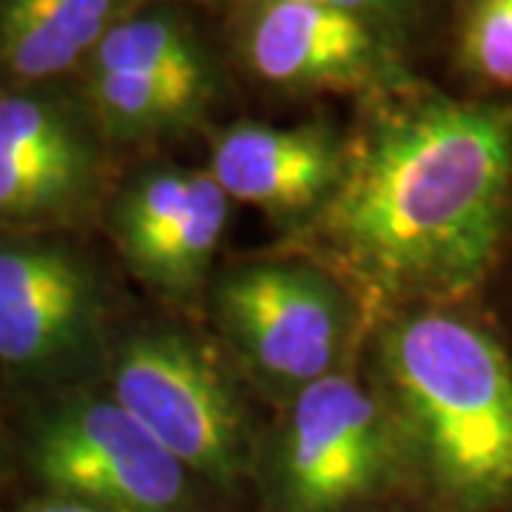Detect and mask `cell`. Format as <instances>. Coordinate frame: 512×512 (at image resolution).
<instances>
[{"mask_svg":"<svg viewBox=\"0 0 512 512\" xmlns=\"http://www.w3.org/2000/svg\"><path fill=\"white\" fill-rule=\"evenodd\" d=\"M512 191V100L373 97L316 237L387 291L464 293L490 271Z\"/></svg>","mask_w":512,"mask_h":512,"instance_id":"6da1fadb","label":"cell"},{"mask_svg":"<svg viewBox=\"0 0 512 512\" xmlns=\"http://www.w3.org/2000/svg\"><path fill=\"white\" fill-rule=\"evenodd\" d=\"M384 370L439 510L510 507L512 362L493 336L456 313H413L387 333Z\"/></svg>","mask_w":512,"mask_h":512,"instance_id":"7a4b0ae2","label":"cell"},{"mask_svg":"<svg viewBox=\"0 0 512 512\" xmlns=\"http://www.w3.org/2000/svg\"><path fill=\"white\" fill-rule=\"evenodd\" d=\"M396 436L382 402L353 376L299 387L276 447V512L362 510L396 470Z\"/></svg>","mask_w":512,"mask_h":512,"instance_id":"3957f363","label":"cell"},{"mask_svg":"<svg viewBox=\"0 0 512 512\" xmlns=\"http://www.w3.org/2000/svg\"><path fill=\"white\" fill-rule=\"evenodd\" d=\"M111 399L185 470L220 484L239 476L245 436L237 402L191 339L171 330L134 336L114 362Z\"/></svg>","mask_w":512,"mask_h":512,"instance_id":"277c9868","label":"cell"},{"mask_svg":"<svg viewBox=\"0 0 512 512\" xmlns=\"http://www.w3.org/2000/svg\"><path fill=\"white\" fill-rule=\"evenodd\" d=\"M239 49L248 69L288 92H407L416 83L407 55L365 20L299 0H245Z\"/></svg>","mask_w":512,"mask_h":512,"instance_id":"5b68a950","label":"cell"},{"mask_svg":"<svg viewBox=\"0 0 512 512\" xmlns=\"http://www.w3.org/2000/svg\"><path fill=\"white\" fill-rule=\"evenodd\" d=\"M40 478L103 512H183L185 470L114 399L63 404L35 439Z\"/></svg>","mask_w":512,"mask_h":512,"instance_id":"8992f818","label":"cell"},{"mask_svg":"<svg viewBox=\"0 0 512 512\" xmlns=\"http://www.w3.org/2000/svg\"><path fill=\"white\" fill-rule=\"evenodd\" d=\"M220 311L239 348L268 379L305 387L333 373L348 305L325 274L285 262L239 268L222 279Z\"/></svg>","mask_w":512,"mask_h":512,"instance_id":"52a82bcc","label":"cell"},{"mask_svg":"<svg viewBox=\"0 0 512 512\" xmlns=\"http://www.w3.org/2000/svg\"><path fill=\"white\" fill-rule=\"evenodd\" d=\"M97 128L83 103L35 89H0V225L55 222L92 200Z\"/></svg>","mask_w":512,"mask_h":512,"instance_id":"ba28073f","label":"cell"},{"mask_svg":"<svg viewBox=\"0 0 512 512\" xmlns=\"http://www.w3.org/2000/svg\"><path fill=\"white\" fill-rule=\"evenodd\" d=\"M100 322V293L80 256L52 242L0 245V362L52 373L80 359Z\"/></svg>","mask_w":512,"mask_h":512,"instance_id":"9c48e42d","label":"cell"},{"mask_svg":"<svg viewBox=\"0 0 512 512\" xmlns=\"http://www.w3.org/2000/svg\"><path fill=\"white\" fill-rule=\"evenodd\" d=\"M345 148L325 126L237 123L214 140L208 174L228 200L265 211H305L328 200Z\"/></svg>","mask_w":512,"mask_h":512,"instance_id":"30bf717a","label":"cell"},{"mask_svg":"<svg viewBox=\"0 0 512 512\" xmlns=\"http://www.w3.org/2000/svg\"><path fill=\"white\" fill-rule=\"evenodd\" d=\"M131 0H0V83L52 86L83 69Z\"/></svg>","mask_w":512,"mask_h":512,"instance_id":"8fae6325","label":"cell"},{"mask_svg":"<svg viewBox=\"0 0 512 512\" xmlns=\"http://www.w3.org/2000/svg\"><path fill=\"white\" fill-rule=\"evenodd\" d=\"M214 97V83L123 72H83V109L114 140H146L191 126Z\"/></svg>","mask_w":512,"mask_h":512,"instance_id":"7c38bea8","label":"cell"},{"mask_svg":"<svg viewBox=\"0 0 512 512\" xmlns=\"http://www.w3.org/2000/svg\"><path fill=\"white\" fill-rule=\"evenodd\" d=\"M83 72H123L214 83V69L188 20L168 9L128 12L97 43Z\"/></svg>","mask_w":512,"mask_h":512,"instance_id":"4fadbf2b","label":"cell"},{"mask_svg":"<svg viewBox=\"0 0 512 512\" xmlns=\"http://www.w3.org/2000/svg\"><path fill=\"white\" fill-rule=\"evenodd\" d=\"M228 194L205 171L194 174L183 211L128 262L163 291H188L208 271L228 225Z\"/></svg>","mask_w":512,"mask_h":512,"instance_id":"5bb4252c","label":"cell"},{"mask_svg":"<svg viewBox=\"0 0 512 512\" xmlns=\"http://www.w3.org/2000/svg\"><path fill=\"white\" fill-rule=\"evenodd\" d=\"M453 57L473 86L512 94V0H458Z\"/></svg>","mask_w":512,"mask_h":512,"instance_id":"9a60e30c","label":"cell"},{"mask_svg":"<svg viewBox=\"0 0 512 512\" xmlns=\"http://www.w3.org/2000/svg\"><path fill=\"white\" fill-rule=\"evenodd\" d=\"M197 171H154L140 177L117 205L114 231L126 259L140 254L191 197Z\"/></svg>","mask_w":512,"mask_h":512,"instance_id":"2e32d148","label":"cell"},{"mask_svg":"<svg viewBox=\"0 0 512 512\" xmlns=\"http://www.w3.org/2000/svg\"><path fill=\"white\" fill-rule=\"evenodd\" d=\"M299 3L328 6V9L365 20L367 26L382 32L407 55L413 40L427 29V23L436 15L439 0H299Z\"/></svg>","mask_w":512,"mask_h":512,"instance_id":"e0dca14e","label":"cell"},{"mask_svg":"<svg viewBox=\"0 0 512 512\" xmlns=\"http://www.w3.org/2000/svg\"><path fill=\"white\" fill-rule=\"evenodd\" d=\"M29 512H103L92 507V504H83V501H72V498H63V501H52V504H43V507H32Z\"/></svg>","mask_w":512,"mask_h":512,"instance_id":"ac0fdd59","label":"cell"},{"mask_svg":"<svg viewBox=\"0 0 512 512\" xmlns=\"http://www.w3.org/2000/svg\"><path fill=\"white\" fill-rule=\"evenodd\" d=\"M194 3H211V0H194Z\"/></svg>","mask_w":512,"mask_h":512,"instance_id":"d6986e66","label":"cell"}]
</instances>
